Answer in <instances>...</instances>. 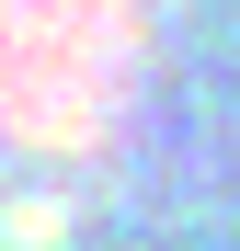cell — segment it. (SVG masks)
<instances>
[{
	"mask_svg": "<svg viewBox=\"0 0 240 251\" xmlns=\"http://www.w3.org/2000/svg\"><path fill=\"white\" fill-rule=\"evenodd\" d=\"M57 205H0V240H12V251H57Z\"/></svg>",
	"mask_w": 240,
	"mask_h": 251,
	"instance_id": "1",
	"label": "cell"
}]
</instances>
